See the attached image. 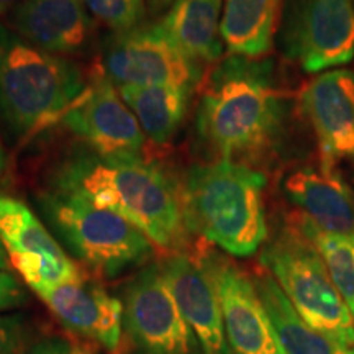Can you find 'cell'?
Listing matches in <instances>:
<instances>
[{
	"label": "cell",
	"mask_w": 354,
	"mask_h": 354,
	"mask_svg": "<svg viewBox=\"0 0 354 354\" xmlns=\"http://www.w3.org/2000/svg\"><path fill=\"white\" fill-rule=\"evenodd\" d=\"M294 99L268 57L230 55L207 79L197 109V133L215 159L261 171L289 135Z\"/></svg>",
	"instance_id": "obj_1"
},
{
	"label": "cell",
	"mask_w": 354,
	"mask_h": 354,
	"mask_svg": "<svg viewBox=\"0 0 354 354\" xmlns=\"http://www.w3.org/2000/svg\"><path fill=\"white\" fill-rule=\"evenodd\" d=\"M50 189L120 215L169 253L183 251L187 243L179 187L161 167L141 158L76 154L56 167Z\"/></svg>",
	"instance_id": "obj_2"
},
{
	"label": "cell",
	"mask_w": 354,
	"mask_h": 354,
	"mask_svg": "<svg viewBox=\"0 0 354 354\" xmlns=\"http://www.w3.org/2000/svg\"><path fill=\"white\" fill-rule=\"evenodd\" d=\"M264 189L254 167L228 159L192 165L179 185L185 230L230 256L256 254L269 238Z\"/></svg>",
	"instance_id": "obj_3"
},
{
	"label": "cell",
	"mask_w": 354,
	"mask_h": 354,
	"mask_svg": "<svg viewBox=\"0 0 354 354\" xmlns=\"http://www.w3.org/2000/svg\"><path fill=\"white\" fill-rule=\"evenodd\" d=\"M87 88L73 59L39 50L0 24V130L24 145L63 120Z\"/></svg>",
	"instance_id": "obj_4"
},
{
	"label": "cell",
	"mask_w": 354,
	"mask_h": 354,
	"mask_svg": "<svg viewBox=\"0 0 354 354\" xmlns=\"http://www.w3.org/2000/svg\"><path fill=\"white\" fill-rule=\"evenodd\" d=\"M259 263L312 328L343 346H354V317L294 215L266 241Z\"/></svg>",
	"instance_id": "obj_5"
},
{
	"label": "cell",
	"mask_w": 354,
	"mask_h": 354,
	"mask_svg": "<svg viewBox=\"0 0 354 354\" xmlns=\"http://www.w3.org/2000/svg\"><path fill=\"white\" fill-rule=\"evenodd\" d=\"M37 203L69 253L100 276L117 277L151 258L153 243L113 212L55 189L39 192Z\"/></svg>",
	"instance_id": "obj_6"
},
{
	"label": "cell",
	"mask_w": 354,
	"mask_h": 354,
	"mask_svg": "<svg viewBox=\"0 0 354 354\" xmlns=\"http://www.w3.org/2000/svg\"><path fill=\"white\" fill-rule=\"evenodd\" d=\"M276 37L304 73L342 68L354 59V0H284Z\"/></svg>",
	"instance_id": "obj_7"
},
{
	"label": "cell",
	"mask_w": 354,
	"mask_h": 354,
	"mask_svg": "<svg viewBox=\"0 0 354 354\" xmlns=\"http://www.w3.org/2000/svg\"><path fill=\"white\" fill-rule=\"evenodd\" d=\"M123 331L136 354H205L177 308L161 264L149 263L123 289Z\"/></svg>",
	"instance_id": "obj_8"
},
{
	"label": "cell",
	"mask_w": 354,
	"mask_h": 354,
	"mask_svg": "<svg viewBox=\"0 0 354 354\" xmlns=\"http://www.w3.org/2000/svg\"><path fill=\"white\" fill-rule=\"evenodd\" d=\"M102 74L117 88L162 86L194 92L203 69L171 41L162 25H140L109 39L102 53Z\"/></svg>",
	"instance_id": "obj_9"
},
{
	"label": "cell",
	"mask_w": 354,
	"mask_h": 354,
	"mask_svg": "<svg viewBox=\"0 0 354 354\" xmlns=\"http://www.w3.org/2000/svg\"><path fill=\"white\" fill-rule=\"evenodd\" d=\"M214 284L232 354H286L250 274L228 256L207 250L198 256Z\"/></svg>",
	"instance_id": "obj_10"
},
{
	"label": "cell",
	"mask_w": 354,
	"mask_h": 354,
	"mask_svg": "<svg viewBox=\"0 0 354 354\" xmlns=\"http://www.w3.org/2000/svg\"><path fill=\"white\" fill-rule=\"evenodd\" d=\"M0 241L12 268L35 292L86 279L32 209L3 194H0Z\"/></svg>",
	"instance_id": "obj_11"
},
{
	"label": "cell",
	"mask_w": 354,
	"mask_h": 354,
	"mask_svg": "<svg viewBox=\"0 0 354 354\" xmlns=\"http://www.w3.org/2000/svg\"><path fill=\"white\" fill-rule=\"evenodd\" d=\"M61 123L104 158H140L145 146L135 113L102 73L92 77Z\"/></svg>",
	"instance_id": "obj_12"
},
{
	"label": "cell",
	"mask_w": 354,
	"mask_h": 354,
	"mask_svg": "<svg viewBox=\"0 0 354 354\" xmlns=\"http://www.w3.org/2000/svg\"><path fill=\"white\" fill-rule=\"evenodd\" d=\"M299 110L315 136L318 158L354 167V71L330 69L310 79L299 94Z\"/></svg>",
	"instance_id": "obj_13"
},
{
	"label": "cell",
	"mask_w": 354,
	"mask_h": 354,
	"mask_svg": "<svg viewBox=\"0 0 354 354\" xmlns=\"http://www.w3.org/2000/svg\"><path fill=\"white\" fill-rule=\"evenodd\" d=\"M281 189L297 214L318 230L354 234V189L342 167L320 158L292 166L282 177Z\"/></svg>",
	"instance_id": "obj_14"
},
{
	"label": "cell",
	"mask_w": 354,
	"mask_h": 354,
	"mask_svg": "<svg viewBox=\"0 0 354 354\" xmlns=\"http://www.w3.org/2000/svg\"><path fill=\"white\" fill-rule=\"evenodd\" d=\"M7 26L51 55L74 57L91 51L95 24L82 0H21L7 13Z\"/></svg>",
	"instance_id": "obj_15"
},
{
	"label": "cell",
	"mask_w": 354,
	"mask_h": 354,
	"mask_svg": "<svg viewBox=\"0 0 354 354\" xmlns=\"http://www.w3.org/2000/svg\"><path fill=\"white\" fill-rule=\"evenodd\" d=\"M37 295L68 330L109 351L120 346L123 304L104 287L84 279L73 284L46 287Z\"/></svg>",
	"instance_id": "obj_16"
},
{
	"label": "cell",
	"mask_w": 354,
	"mask_h": 354,
	"mask_svg": "<svg viewBox=\"0 0 354 354\" xmlns=\"http://www.w3.org/2000/svg\"><path fill=\"white\" fill-rule=\"evenodd\" d=\"M167 286L184 320L205 354H232L225 338L218 295L198 258L185 251L169 253L161 263Z\"/></svg>",
	"instance_id": "obj_17"
},
{
	"label": "cell",
	"mask_w": 354,
	"mask_h": 354,
	"mask_svg": "<svg viewBox=\"0 0 354 354\" xmlns=\"http://www.w3.org/2000/svg\"><path fill=\"white\" fill-rule=\"evenodd\" d=\"M223 0H174L162 28L171 41L197 63H216L225 51L221 39Z\"/></svg>",
	"instance_id": "obj_18"
},
{
	"label": "cell",
	"mask_w": 354,
	"mask_h": 354,
	"mask_svg": "<svg viewBox=\"0 0 354 354\" xmlns=\"http://www.w3.org/2000/svg\"><path fill=\"white\" fill-rule=\"evenodd\" d=\"M284 0H223L220 33L233 56L269 55L277 35Z\"/></svg>",
	"instance_id": "obj_19"
},
{
	"label": "cell",
	"mask_w": 354,
	"mask_h": 354,
	"mask_svg": "<svg viewBox=\"0 0 354 354\" xmlns=\"http://www.w3.org/2000/svg\"><path fill=\"white\" fill-rule=\"evenodd\" d=\"M253 279L286 354H348L349 348L312 328L299 315L276 279L264 268L256 271Z\"/></svg>",
	"instance_id": "obj_20"
},
{
	"label": "cell",
	"mask_w": 354,
	"mask_h": 354,
	"mask_svg": "<svg viewBox=\"0 0 354 354\" xmlns=\"http://www.w3.org/2000/svg\"><path fill=\"white\" fill-rule=\"evenodd\" d=\"M123 102L138 120L145 136L156 145L174 138L187 113L192 92L176 87H118Z\"/></svg>",
	"instance_id": "obj_21"
},
{
	"label": "cell",
	"mask_w": 354,
	"mask_h": 354,
	"mask_svg": "<svg viewBox=\"0 0 354 354\" xmlns=\"http://www.w3.org/2000/svg\"><path fill=\"white\" fill-rule=\"evenodd\" d=\"M294 218L315 245L331 281L354 317V234L322 232L299 214H294Z\"/></svg>",
	"instance_id": "obj_22"
},
{
	"label": "cell",
	"mask_w": 354,
	"mask_h": 354,
	"mask_svg": "<svg viewBox=\"0 0 354 354\" xmlns=\"http://www.w3.org/2000/svg\"><path fill=\"white\" fill-rule=\"evenodd\" d=\"M92 19L113 33L130 32L145 19V0H82Z\"/></svg>",
	"instance_id": "obj_23"
},
{
	"label": "cell",
	"mask_w": 354,
	"mask_h": 354,
	"mask_svg": "<svg viewBox=\"0 0 354 354\" xmlns=\"http://www.w3.org/2000/svg\"><path fill=\"white\" fill-rule=\"evenodd\" d=\"M33 328L20 313H0V354H24L32 344Z\"/></svg>",
	"instance_id": "obj_24"
},
{
	"label": "cell",
	"mask_w": 354,
	"mask_h": 354,
	"mask_svg": "<svg viewBox=\"0 0 354 354\" xmlns=\"http://www.w3.org/2000/svg\"><path fill=\"white\" fill-rule=\"evenodd\" d=\"M26 292L12 272L0 271V313L26 304Z\"/></svg>",
	"instance_id": "obj_25"
},
{
	"label": "cell",
	"mask_w": 354,
	"mask_h": 354,
	"mask_svg": "<svg viewBox=\"0 0 354 354\" xmlns=\"http://www.w3.org/2000/svg\"><path fill=\"white\" fill-rule=\"evenodd\" d=\"M71 343L61 336H48L30 344L24 354H69Z\"/></svg>",
	"instance_id": "obj_26"
},
{
	"label": "cell",
	"mask_w": 354,
	"mask_h": 354,
	"mask_svg": "<svg viewBox=\"0 0 354 354\" xmlns=\"http://www.w3.org/2000/svg\"><path fill=\"white\" fill-rule=\"evenodd\" d=\"M148 2V10L151 12V15H161L162 12L169 10L174 0H146Z\"/></svg>",
	"instance_id": "obj_27"
},
{
	"label": "cell",
	"mask_w": 354,
	"mask_h": 354,
	"mask_svg": "<svg viewBox=\"0 0 354 354\" xmlns=\"http://www.w3.org/2000/svg\"><path fill=\"white\" fill-rule=\"evenodd\" d=\"M69 354H99V351L87 343H76V344H71Z\"/></svg>",
	"instance_id": "obj_28"
},
{
	"label": "cell",
	"mask_w": 354,
	"mask_h": 354,
	"mask_svg": "<svg viewBox=\"0 0 354 354\" xmlns=\"http://www.w3.org/2000/svg\"><path fill=\"white\" fill-rule=\"evenodd\" d=\"M10 268H12L10 259H8V254H7L6 248H3L2 241H0V271L10 272Z\"/></svg>",
	"instance_id": "obj_29"
},
{
	"label": "cell",
	"mask_w": 354,
	"mask_h": 354,
	"mask_svg": "<svg viewBox=\"0 0 354 354\" xmlns=\"http://www.w3.org/2000/svg\"><path fill=\"white\" fill-rule=\"evenodd\" d=\"M21 0H0V17L7 15L17 3H20Z\"/></svg>",
	"instance_id": "obj_30"
},
{
	"label": "cell",
	"mask_w": 354,
	"mask_h": 354,
	"mask_svg": "<svg viewBox=\"0 0 354 354\" xmlns=\"http://www.w3.org/2000/svg\"><path fill=\"white\" fill-rule=\"evenodd\" d=\"M6 167H7V151L6 148H3L2 140H0V177H2L3 172H6Z\"/></svg>",
	"instance_id": "obj_31"
},
{
	"label": "cell",
	"mask_w": 354,
	"mask_h": 354,
	"mask_svg": "<svg viewBox=\"0 0 354 354\" xmlns=\"http://www.w3.org/2000/svg\"><path fill=\"white\" fill-rule=\"evenodd\" d=\"M348 354H354V346H351L348 349Z\"/></svg>",
	"instance_id": "obj_32"
}]
</instances>
